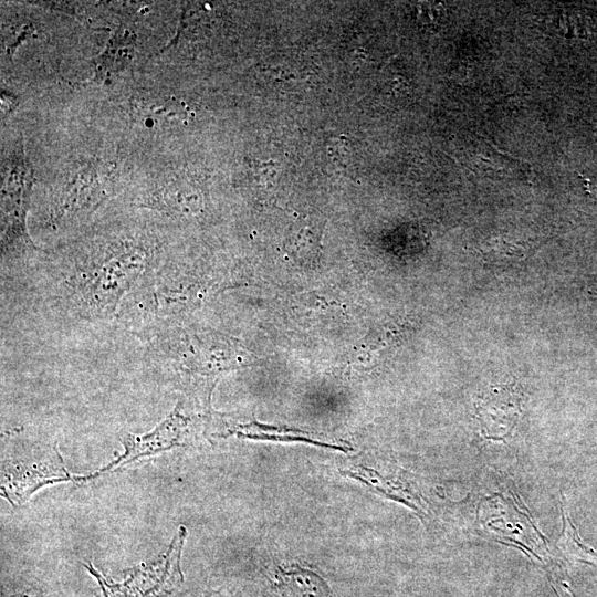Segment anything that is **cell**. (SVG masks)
<instances>
[{
	"mask_svg": "<svg viewBox=\"0 0 597 597\" xmlns=\"http://www.w3.org/2000/svg\"><path fill=\"white\" fill-rule=\"evenodd\" d=\"M146 249L122 244L106 250L93 262L70 270L64 280L72 305L84 317L106 318L118 308L121 301L135 289L149 265Z\"/></svg>",
	"mask_w": 597,
	"mask_h": 597,
	"instance_id": "1",
	"label": "cell"
},
{
	"mask_svg": "<svg viewBox=\"0 0 597 597\" xmlns=\"http://www.w3.org/2000/svg\"><path fill=\"white\" fill-rule=\"evenodd\" d=\"M33 174L19 146L6 159L1 186V250L2 254L36 250L30 239L25 216L29 208Z\"/></svg>",
	"mask_w": 597,
	"mask_h": 597,
	"instance_id": "2",
	"label": "cell"
},
{
	"mask_svg": "<svg viewBox=\"0 0 597 597\" xmlns=\"http://www.w3.org/2000/svg\"><path fill=\"white\" fill-rule=\"evenodd\" d=\"M74 480L56 448L28 453L7 452L1 460V495L12 505L24 504L39 489Z\"/></svg>",
	"mask_w": 597,
	"mask_h": 597,
	"instance_id": "3",
	"label": "cell"
},
{
	"mask_svg": "<svg viewBox=\"0 0 597 597\" xmlns=\"http://www.w3.org/2000/svg\"><path fill=\"white\" fill-rule=\"evenodd\" d=\"M186 534V528L180 526L161 555L136 567L123 583L109 582L91 563L84 566L97 579L105 597H160L182 582L180 557Z\"/></svg>",
	"mask_w": 597,
	"mask_h": 597,
	"instance_id": "4",
	"label": "cell"
},
{
	"mask_svg": "<svg viewBox=\"0 0 597 597\" xmlns=\"http://www.w3.org/2000/svg\"><path fill=\"white\" fill-rule=\"evenodd\" d=\"M190 434V419L178 404L175 409L164 418L154 429L143 434L125 433L121 436L124 452L114 461L98 471L80 476L86 481L101 474L123 468L138 459L151 457L164 451L181 447L188 441Z\"/></svg>",
	"mask_w": 597,
	"mask_h": 597,
	"instance_id": "5",
	"label": "cell"
},
{
	"mask_svg": "<svg viewBox=\"0 0 597 597\" xmlns=\"http://www.w3.org/2000/svg\"><path fill=\"white\" fill-rule=\"evenodd\" d=\"M109 171L100 163H88L64 185L53 201L51 219L57 223L70 214L100 205L109 195Z\"/></svg>",
	"mask_w": 597,
	"mask_h": 597,
	"instance_id": "6",
	"label": "cell"
},
{
	"mask_svg": "<svg viewBox=\"0 0 597 597\" xmlns=\"http://www.w3.org/2000/svg\"><path fill=\"white\" fill-rule=\"evenodd\" d=\"M476 412L484 436L502 439L520 418L521 396L512 385L494 387L479 399Z\"/></svg>",
	"mask_w": 597,
	"mask_h": 597,
	"instance_id": "7",
	"label": "cell"
},
{
	"mask_svg": "<svg viewBox=\"0 0 597 597\" xmlns=\"http://www.w3.org/2000/svg\"><path fill=\"white\" fill-rule=\"evenodd\" d=\"M132 113L136 121L148 128H169L185 124L189 118V107L171 95L147 93L132 102Z\"/></svg>",
	"mask_w": 597,
	"mask_h": 597,
	"instance_id": "8",
	"label": "cell"
},
{
	"mask_svg": "<svg viewBox=\"0 0 597 597\" xmlns=\"http://www.w3.org/2000/svg\"><path fill=\"white\" fill-rule=\"evenodd\" d=\"M136 35L128 29H118L104 51L93 60L94 82L102 83L124 71L133 60Z\"/></svg>",
	"mask_w": 597,
	"mask_h": 597,
	"instance_id": "9",
	"label": "cell"
},
{
	"mask_svg": "<svg viewBox=\"0 0 597 597\" xmlns=\"http://www.w3.org/2000/svg\"><path fill=\"white\" fill-rule=\"evenodd\" d=\"M564 531L561 537L559 545L563 551L570 557L586 562L597 564V553L586 546L577 535L573 524L570 523L565 510L563 509Z\"/></svg>",
	"mask_w": 597,
	"mask_h": 597,
	"instance_id": "10",
	"label": "cell"
},
{
	"mask_svg": "<svg viewBox=\"0 0 597 597\" xmlns=\"http://www.w3.org/2000/svg\"><path fill=\"white\" fill-rule=\"evenodd\" d=\"M442 8L438 3H422L419 7V18L426 25L438 24L441 20Z\"/></svg>",
	"mask_w": 597,
	"mask_h": 597,
	"instance_id": "11",
	"label": "cell"
},
{
	"mask_svg": "<svg viewBox=\"0 0 597 597\" xmlns=\"http://www.w3.org/2000/svg\"><path fill=\"white\" fill-rule=\"evenodd\" d=\"M242 437L243 438H250V439H260V440L303 441V442H310V443H313V444L341 449V447H337V446L322 443V442L313 441V440L302 438V437H290V436L289 437H282V436H273V434L270 436V434H265V433H261V434L248 433V434H244Z\"/></svg>",
	"mask_w": 597,
	"mask_h": 597,
	"instance_id": "12",
	"label": "cell"
},
{
	"mask_svg": "<svg viewBox=\"0 0 597 597\" xmlns=\"http://www.w3.org/2000/svg\"><path fill=\"white\" fill-rule=\"evenodd\" d=\"M586 292L590 298H597V274L589 280L586 286Z\"/></svg>",
	"mask_w": 597,
	"mask_h": 597,
	"instance_id": "13",
	"label": "cell"
},
{
	"mask_svg": "<svg viewBox=\"0 0 597 597\" xmlns=\"http://www.w3.org/2000/svg\"><path fill=\"white\" fill-rule=\"evenodd\" d=\"M14 597H27V596H24V595H20V596H14Z\"/></svg>",
	"mask_w": 597,
	"mask_h": 597,
	"instance_id": "14",
	"label": "cell"
}]
</instances>
